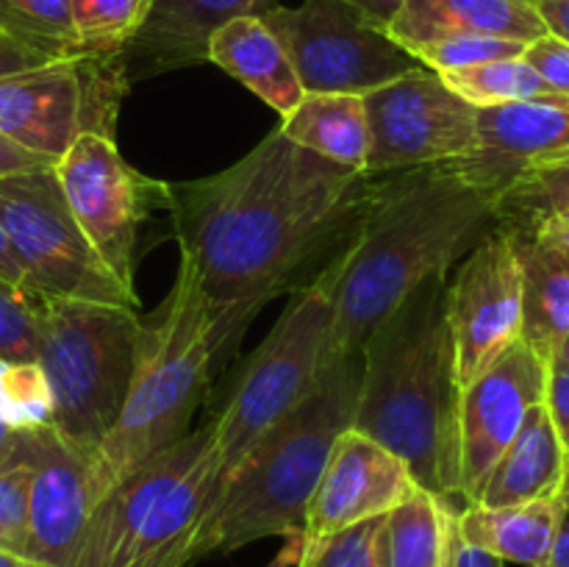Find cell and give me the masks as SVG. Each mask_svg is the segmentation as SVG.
Masks as SVG:
<instances>
[{
  "label": "cell",
  "mask_w": 569,
  "mask_h": 567,
  "mask_svg": "<svg viewBox=\"0 0 569 567\" xmlns=\"http://www.w3.org/2000/svg\"><path fill=\"white\" fill-rule=\"evenodd\" d=\"M383 176L300 148L281 128L214 176L172 183L178 250L217 306L298 292L342 259Z\"/></svg>",
  "instance_id": "cell-1"
},
{
  "label": "cell",
  "mask_w": 569,
  "mask_h": 567,
  "mask_svg": "<svg viewBox=\"0 0 569 567\" xmlns=\"http://www.w3.org/2000/svg\"><path fill=\"white\" fill-rule=\"evenodd\" d=\"M495 226L492 198L445 165L383 172L381 192L339 261L328 361L361 354L378 322L428 278L448 276Z\"/></svg>",
  "instance_id": "cell-2"
},
{
  "label": "cell",
  "mask_w": 569,
  "mask_h": 567,
  "mask_svg": "<svg viewBox=\"0 0 569 567\" xmlns=\"http://www.w3.org/2000/svg\"><path fill=\"white\" fill-rule=\"evenodd\" d=\"M445 300V276L428 278L367 337L353 428L392 450L415 484L453 504L465 500L461 387Z\"/></svg>",
  "instance_id": "cell-3"
},
{
  "label": "cell",
  "mask_w": 569,
  "mask_h": 567,
  "mask_svg": "<svg viewBox=\"0 0 569 567\" xmlns=\"http://www.w3.org/2000/svg\"><path fill=\"white\" fill-rule=\"evenodd\" d=\"M267 300L217 306L200 289L181 256L164 304L139 317L131 387L114 428L92 456V487L100 504L114 484L189 434L194 406L209 387L214 361L242 337Z\"/></svg>",
  "instance_id": "cell-4"
},
{
  "label": "cell",
  "mask_w": 569,
  "mask_h": 567,
  "mask_svg": "<svg viewBox=\"0 0 569 567\" xmlns=\"http://www.w3.org/2000/svg\"><path fill=\"white\" fill-rule=\"evenodd\" d=\"M361 354L328 361L317 387L222 472L214 509L192 539V561L264 537H303L333 445L353 428Z\"/></svg>",
  "instance_id": "cell-5"
},
{
  "label": "cell",
  "mask_w": 569,
  "mask_h": 567,
  "mask_svg": "<svg viewBox=\"0 0 569 567\" xmlns=\"http://www.w3.org/2000/svg\"><path fill=\"white\" fill-rule=\"evenodd\" d=\"M222 461L211 420L128 472L100 498L67 567H189L214 509Z\"/></svg>",
  "instance_id": "cell-6"
},
{
  "label": "cell",
  "mask_w": 569,
  "mask_h": 567,
  "mask_svg": "<svg viewBox=\"0 0 569 567\" xmlns=\"http://www.w3.org/2000/svg\"><path fill=\"white\" fill-rule=\"evenodd\" d=\"M137 337V309L42 295L37 365L53 404L50 426L89 459L128 398Z\"/></svg>",
  "instance_id": "cell-7"
},
{
  "label": "cell",
  "mask_w": 569,
  "mask_h": 567,
  "mask_svg": "<svg viewBox=\"0 0 569 567\" xmlns=\"http://www.w3.org/2000/svg\"><path fill=\"white\" fill-rule=\"evenodd\" d=\"M339 261L292 295L264 342L242 361L222 409L211 417L222 472L231 470L239 456L320 381L328 365L331 292Z\"/></svg>",
  "instance_id": "cell-8"
},
{
  "label": "cell",
  "mask_w": 569,
  "mask_h": 567,
  "mask_svg": "<svg viewBox=\"0 0 569 567\" xmlns=\"http://www.w3.org/2000/svg\"><path fill=\"white\" fill-rule=\"evenodd\" d=\"M0 220L33 292L128 309L139 306L133 287L106 267L76 222L56 167L0 178Z\"/></svg>",
  "instance_id": "cell-9"
},
{
  "label": "cell",
  "mask_w": 569,
  "mask_h": 567,
  "mask_svg": "<svg viewBox=\"0 0 569 567\" xmlns=\"http://www.w3.org/2000/svg\"><path fill=\"white\" fill-rule=\"evenodd\" d=\"M128 72L120 56H78L0 78V137L59 161L81 133L114 139Z\"/></svg>",
  "instance_id": "cell-10"
},
{
  "label": "cell",
  "mask_w": 569,
  "mask_h": 567,
  "mask_svg": "<svg viewBox=\"0 0 569 567\" xmlns=\"http://www.w3.org/2000/svg\"><path fill=\"white\" fill-rule=\"evenodd\" d=\"M256 17L283 44L303 92L367 94L395 78L422 70L387 28L342 0L272 3Z\"/></svg>",
  "instance_id": "cell-11"
},
{
  "label": "cell",
  "mask_w": 569,
  "mask_h": 567,
  "mask_svg": "<svg viewBox=\"0 0 569 567\" xmlns=\"http://www.w3.org/2000/svg\"><path fill=\"white\" fill-rule=\"evenodd\" d=\"M61 192L92 248L126 287H133L139 226L153 209H170V183L128 165L114 139L81 133L56 165Z\"/></svg>",
  "instance_id": "cell-12"
},
{
  "label": "cell",
  "mask_w": 569,
  "mask_h": 567,
  "mask_svg": "<svg viewBox=\"0 0 569 567\" xmlns=\"http://www.w3.org/2000/svg\"><path fill=\"white\" fill-rule=\"evenodd\" d=\"M370 126L365 172L415 170L459 159L476 139V106L428 67L361 94Z\"/></svg>",
  "instance_id": "cell-13"
},
{
  "label": "cell",
  "mask_w": 569,
  "mask_h": 567,
  "mask_svg": "<svg viewBox=\"0 0 569 567\" xmlns=\"http://www.w3.org/2000/svg\"><path fill=\"white\" fill-rule=\"evenodd\" d=\"M456 378L465 389L522 339V270L515 242L495 226L461 261L448 284Z\"/></svg>",
  "instance_id": "cell-14"
},
{
  "label": "cell",
  "mask_w": 569,
  "mask_h": 567,
  "mask_svg": "<svg viewBox=\"0 0 569 567\" xmlns=\"http://www.w3.org/2000/svg\"><path fill=\"white\" fill-rule=\"evenodd\" d=\"M550 365L533 348L517 339L498 361L461 389L459 404V465L461 498L476 504L522 420L537 404H545Z\"/></svg>",
  "instance_id": "cell-15"
},
{
  "label": "cell",
  "mask_w": 569,
  "mask_h": 567,
  "mask_svg": "<svg viewBox=\"0 0 569 567\" xmlns=\"http://www.w3.org/2000/svg\"><path fill=\"white\" fill-rule=\"evenodd\" d=\"M28 467V559L42 567L70 565L76 545L98 506L92 459L59 437L53 426L22 431Z\"/></svg>",
  "instance_id": "cell-16"
},
{
  "label": "cell",
  "mask_w": 569,
  "mask_h": 567,
  "mask_svg": "<svg viewBox=\"0 0 569 567\" xmlns=\"http://www.w3.org/2000/svg\"><path fill=\"white\" fill-rule=\"evenodd\" d=\"M569 150V94L476 109V139L459 159L442 161L495 203L528 167Z\"/></svg>",
  "instance_id": "cell-17"
},
{
  "label": "cell",
  "mask_w": 569,
  "mask_h": 567,
  "mask_svg": "<svg viewBox=\"0 0 569 567\" xmlns=\"http://www.w3.org/2000/svg\"><path fill=\"white\" fill-rule=\"evenodd\" d=\"M415 487L409 467L367 434L345 431L333 445L309 504L303 545L387 515Z\"/></svg>",
  "instance_id": "cell-18"
},
{
  "label": "cell",
  "mask_w": 569,
  "mask_h": 567,
  "mask_svg": "<svg viewBox=\"0 0 569 567\" xmlns=\"http://www.w3.org/2000/svg\"><path fill=\"white\" fill-rule=\"evenodd\" d=\"M276 0H153L122 50L128 81L209 61L211 37L231 20L261 14Z\"/></svg>",
  "instance_id": "cell-19"
},
{
  "label": "cell",
  "mask_w": 569,
  "mask_h": 567,
  "mask_svg": "<svg viewBox=\"0 0 569 567\" xmlns=\"http://www.w3.org/2000/svg\"><path fill=\"white\" fill-rule=\"evenodd\" d=\"M387 31L409 53L433 39L459 33L517 39L526 44L548 37L531 0H406Z\"/></svg>",
  "instance_id": "cell-20"
},
{
  "label": "cell",
  "mask_w": 569,
  "mask_h": 567,
  "mask_svg": "<svg viewBox=\"0 0 569 567\" xmlns=\"http://www.w3.org/2000/svg\"><path fill=\"white\" fill-rule=\"evenodd\" d=\"M569 454L556 434L548 406L537 404L522 420L509 448L483 481L478 506H520L559 495L567 487Z\"/></svg>",
  "instance_id": "cell-21"
},
{
  "label": "cell",
  "mask_w": 569,
  "mask_h": 567,
  "mask_svg": "<svg viewBox=\"0 0 569 567\" xmlns=\"http://www.w3.org/2000/svg\"><path fill=\"white\" fill-rule=\"evenodd\" d=\"M209 61L244 83L281 117L306 94L283 44L256 14L237 17L222 26L211 37Z\"/></svg>",
  "instance_id": "cell-22"
},
{
  "label": "cell",
  "mask_w": 569,
  "mask_h": 567,
  "mask_svg": "<svg viewBox=\"0 0 569 567\" xmlns=\"http://www.w3.org/2000/svg\"><path fill=\"white\" fill-rule=\"evenodd\" d=\"M522 270V342L553 365L569 337V250L506 231Z\"/></svg>",
  "instance_id": "cell-23"
},
{
  "label": "cell",
  "mask_w": 569,
  "mask_h": 567,
  "mask_svg": "<svg viewBox=\"0 0 569 567\" xmlns=\"http://www.w3.org/2000/svg\"><path fill=\"white\" fill-rule=\"evenodd\" d=\"M561 504H565V489L550 498L520 506H498V509L467 504L459 511V537L500 556L503 561L545 567L553 548Z\"/></svg>",
  "instance_id": "cell-24"
},
{
  "label": "cell",
  "mask_w": 569,
  "mask_h": 567,
  "mask_svg": "<svg viewBox=\"0 0 569 567\" xmlns=\"http://www.w3.org/2000/svg\"><path fill=\"white\" fill-rule=\"evenodd\" d=\"M459 511L420 484L383 517V565L450 567L459 543Z\"/></svg>",
  "instance_id": "cell-25"
},
{
  "label": "cell",
  "mask_w": 569,
  "mask_h": 567,
  "mask_svg": "<svg viewBox=\"0 0 569 567\" xmlns=\"http://www.w3.org/2000/svg\"><path fill=\"white\" fill-rule=\"evenodd\" d=\"M281 133L300 148L337 165L365 170L370 150V126L361 94L306 92L289 115L281 117Z\"/></svg>",
  "instance_id": "cell-26"
},
{
  "label": "cell",
  "mask_w": 569,
  "mask_h": 567,
  "mask_svg": "<svg viewBox=\"0 0 569 567\" xmlns=\"http://www.w3.org/2000/svg\"><path fill=\"white\" fill-rule=\"evenodd\" d=\"M492 206L498 228L511 233L531 231L545 217L569 209V150L528 167Z\"/></svg>",
  "instance_id": "cell-27"
},
{
  "label": "cell",
  "mask_w": 569,
  "mask_h": 567,
  "mask_svg": "<svg viewBox=\"0 0 569 567\" xmlns=\"http://www.w3.org/2000/svg\"><path fill=\"white\" fill-rule=\"evenodd\" d=\"M0 31L48 61L78 59L70 0H0Z\"/></svg>",
  "instance_id": "cell-28"
},
{
  "label": "cell",
  "mask_w": 569,
  "mask_h": 567,
  "mask_svg": "<svg viewBox=\"0 0 569 567\" xmlns=\"http://www.w3.org/2000/svg\"><path fill=\"white\" fill-rule=\"evenodd\" d=\"M442 81L467 103L483 106L520 103V100H539L556 94L542 76L526 59H503L489 64L467 67V70L439 72Z\"/></svg>",
  "instance_id": "cell-29"
},
{
  "label": "cell",
  "mask_w": 569,
  "mask_h": 567,
  "mask_svg": "<svg viewBox=\"0 0 569 567\" xmlns=\"http://www.w3.org/2000/svg\"><path fill=\"white\" fill-rule=\"evenodd\" d=\"M153 0H70L78 56H120Z\"/></svg>",
  "instance_id": "cell-30"
},
{
  "label": "cell",
  "mask_w": 569,
  "mask_h": 567,
  "mask_svg": "<svg viewBox=\"0 0 569 567\" xmlns=\"http://www.w3.org/2000/svg\"><path fill=\"white\" fill-rule=\"evenodd\" d=\"M50 389L37 361H0V420L17 431L50 426Z\"/></svg>",
  "instance_id": "cell-31"
},
{
  "label": "cell",
  "mask_w": 569,
  "mask_h": 567,
  "mask_svg": "<svg viewBox=\"0 0 569 567\" xmlns=\"http://www.w3.org/2000/svg\"><path fill=\"white\" fill-rule=\"evenodd\" d=\"M383 517L361 520L356 526L333 531L317 543L303 545L295 567H387L383 565Z\"/></svg>",
  "instance_id": "cell-32"
},
{
  "label": "cell",
  "mask_w": 569,
  "mask_h": 567,
  "mask_svg": "<svg viewBox=\"0 0 569 567\" xmlns=\"http://www.w3.org/2000/svg\"><path fill=\"white\" fill-rule=\"evenodd\" d=\"M526 48L528 44L517 42V39L459 33V37H445L420 44V48L411 50V56L433 72H453L467 70V67L489 64V61L520 59L526 53Z\"/></svg>",
  "instance_id": "cell-33"
},
{
  "label": "cell",
  "mask_w": 569,
  "mask_h": 567,
  "mask_svg": "<svg viewBox=\"0 0 569 567\" xmlns=\"http://www.w3.org/2000/svg\"><path fill=\"white\" fill-rule=\"evenodd\" d=\"M42 295L0 278V361H37Z\"/></svg>",
  "instance_id": "cell-34"
},
{
  "label": "cell",
  "mask_w": 569,
  "mask_h": 567,
  "mask_svg": "<svg viewBox=\"0 0 569 567\" xmlns=\"http://www.w3.org/2000/svg\"><path fill=\"white\" fill-rule=\"evenodd\" d=\"M28 481L26 465L0 472V550L28 559Z\"/></svg>",
  "instance_id": "cell-35"
},
{
  "label": "cell",
  "mask_w": 569,
  "mask_h": 567,
  "mask_svg": "<svg viewBox=\"0 0 569 567\" xmlns=\"http://www.w3.org/2000/svg\"><path fill=\"white\" fill-rule=\"evenodd\" d=\"M522 59L548 81V87L559 94H569V44L556 37H542L531 42Z\"/></svg>",
  "instance_id": "cell-36"
},
{
  "label": "cell",
  "mask_w": 569,
  "mask_h": 567,
  "mask_svg": "<svg viewBox=\"0 0 569 567\" xmlns=\"http://www.w3.org/2000/svg\"><path fill=\"white\" fill-rule=\"evenodd\" d=\"M545 406L553 420L556 434L569 454V365L553 361L548 372V389H545Z\"/></svg>",
  "instance_id": "cell-37"
},
{
  "label": "cell",
  "mask_w": 569,
  "mask_h": 567,
  "mask_svg": "<svg viewBox=\"0 0 569 567\" xmlns=\"http://www.w3.org/2000/svg\"><path fill=\"white\" fill-rule=\"evenodd\" d=\"M59 161L48 159L42 153H33V150L20 148L11 139L0 137V178L14 176V172H28V170H42V167H56Z\"/></svg>",
  "instance_id": "cell-38"
},
{
  "label": "cell",
  "mask_w": 569,
  "mask_h": 567,
  "mask_svg": "<svg viewBox=\"0 0 569 567\" xmlns=\"http://www.w3.org/2000/svg\"><path fill=\"white\" fill-rule=\"evenodd\" d=\"M42 64H50V61L44 59V56L33 53V50L22 48L20 42H14V39L6 37V33L0 31V78L14 76V72L33 70V67H42Z\"/></svg>",
  "instance_id": "cell-39"
},
{
  "label": "cell",
  "mask_w": 569,
  "mask_h": 567,
  "mask_svg": "<svg viewBox=\"0 0 569 567\" xmlns=\"http://www.w3.org/2000/svg\"><path fill=\"white\" fill-rule=\"evenodd\" d=\"M550 37L569 44V0H531Z\"/></svg>",
  "instance_id": "cell-40"
},
{
  "label": "cell",
  "mask_w": 569,
  "mask_h": 567,
  "mask_svg": "<svg viewBox=\"0 0 569 567\" xmlns=\"http://www.w3.org/2000/svg\"><path fill=\"white\" fill-rule=\"evenodd\" d=\"M526 233L528 237L542 239V242L556 245V248L569 250V209H561L556 211V215L545 217L542 222H537V226Z\"/></svg>",
  "instance_id": "cell-41"
},
{
  "label": "cell",
  "mask_w": 569,
  "mask_h": 567,
  "mask_svg": "<svg viewBox=\"0 0 569 567\" xmlns=\"http://www.w3.org/2000/svg\"><path fill=\"white\" fill-rule=\"evenodd\" d=\"M450 567H506V561L500 556L489 554V550L476 548V545L465 543L459 537L453 548V559H450Z\"/></svg>",
  "instance_id": "cell-42"
},
{
  "label": "cell",
  "mask_w": 569,
  "mask_h": 567,
  "mask_svg": "<svg viewBox=\"0 0 569 567\" xmlns=\"http://www.w3.org/2000/svg\"><path fill=\"white\" fill-rule=\"evenodd\" d=\"M545 567H569V487H565V504H561L553 548H550L548 565Z\"/></svg>",
  "instance_id": "cell-43"
},
{
  "label": "cell",
  "mask_w": 569,
  "mask_h": 567,
  "mask_svg": "<svg viewBox=\"0 0 569 567\" xmlns=\"http://www.w3.org/2000/svg\"><path fill=\"white\" fill-rule=\"evenodd\" d=\"M0 278H3V281H9V284H14V287L31 289V287H28L26 270H22L20 261H17L14 250H11L9 233H6L3 220H0Z\"/></svg>",
  "instance_id": "cell-44"
},
{
  "label": "cell",
  "mask_w": 569,
  "mask_h": 567,
  "mask_svg": "<svg viewBox=\"0 0 569 567\" xmlns=\"http://www.w3.org/2000/svg\"><path fill=\"white\" fill-rule=\"evenodd\" d=\"M342 3L353 6V9H359L361 14L370 17L376 26L381 28H389V22L395 20V14L400 11V6L406 3V0H342Z\"/></svg>",
  "instance_id": "cell-45"
},
{
  "label": "cell",
  "mask_w": 569,
  "mask_h": 567,
  "mask_svg": "<svg viewBox=\"0 0 569 567\" xmlns=\"http://www.w3.org/2000/svg\"><path fill=\"white\" fill-rule=\"evenodd\" d=\"M22 459V431L0 420V472L17 467Z\"/></svg>",
  "instance_id": "cell-46"
},
{
  "label": "cell",
  "mask_w": 569,
  "mask_h": 567,
  "mask_svg": "<svg viewBox=\"0 0 569 567\" xmlns=\"http://www.w3.org/2000/svg\"><path fill=\"white\" fill-rule=\"evenodd\" d=\"M300 550H303V537H289L281 554L270 561L267 567H295L300 561Z\"/></svg>",
  "instance_id": "cell-47"
},
{
  "label": "cell",
  "mask_w": 569,
  "mask_h": 567,
  "mask_svg": "<svg viewBox=\"0 0 569 567\" xmlns=\"http://www.w3.org/2000/svg\"><path fill=\"white\" fill-rule=\"evenodd\" d=\"M0 567H42V565L26 559V556H14V554H6V550H0Z\"/></svg>",
  "instance_id": "cell-48"
},
{
  "label": "cell",
  "mask_w": 569,
  "mask_h": 567,
  "mask_svg": "<svg viewBox=\"0 0 569 567\" xmlns=\"http://www.w3.org/2000/svg\"><path fill=\"white\" fill-rule=\"evenodd\" d=\"M556 361H565V365H569V337L565 339V345H561L559 356H556Z\"/></svg>",
  "instance_id": "cell-49"
},
{
  "label": "cell",
  "mask_w": 569,
  "mask_h": 567,
  "mask_svg": "<svg viewBox=\"0 0 569 567\" xmlns=\"http://www.w3.org/2000/svg\"><path fill=\"white\" fill-rule=\"evenodd\" d=\"M567 487H569V467H567Z\"/></svg>",
  "instance_id": "cell-50"
}]
</instances>
